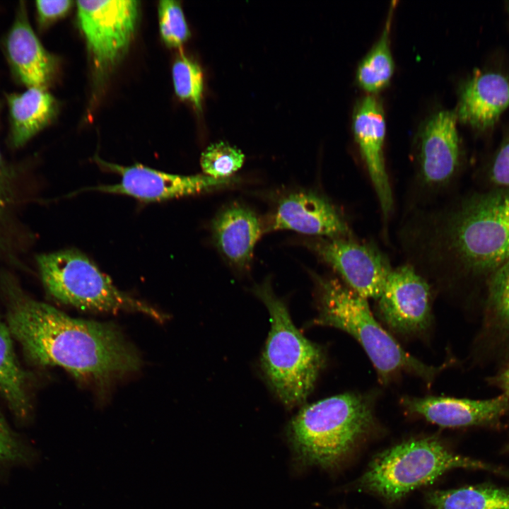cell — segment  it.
Masks as SVG:
<instances>
[{
  "label": "cell",
  "instance_id": "1",
  "mask_svg": "<svg viewBox=\"0 0 509 509\" xmlns=\"http://www.w3.org/2000/svg\"><path fill=\"white\" fill-rule=\"evenodd\" d=\"M399 240L406 259L445 290L486 284L509 259V189L473 192L414 207Z\"/></svg>",
  "mask_w": 509,
  "mask_h": 509
},
{
  "label": "cell",
  "instance_id": "2",
  "mask_svg": "<svg viewBox=\"0 0 509 509\" xmlns=\"http://www.w3.org/2000/svg\"><path fill=\"white\" fill-rule=\"evenodd\" d=\"M0 288L6 300L7 326L33 363L59 366L93 381L140 368L139 356L112 324L74 318L34 300L6 271H0Z\"/></svg>",
  "mask_w": 509,
  "mask_h": 509
},
{
  "label": "cell",
  "instance_id": "3",
  "mask_svg": "<svg viewBox=\"0 0 509 509\" xmlns=\"http://www.w3.org/2000/svg\"><path fill=\"white\" fill-rule=\"evenodd\" d=\"M317 317L312 324L337 328L352 336L373 364L379 379L387 382L406 372L431 384L444 366L427 365L406 352L373 316L367 299L337 278L313 276Z\"/></svg>",
  "mask_w": 509,
  "mask_h": 509
},
{
  "label": "cell",
  "instance_id": "4",
  "mask_svg": "<svg viewBox=\"0 0 509 509\" xmlns=\"http://www.w3.org/2000/svg\"><path fill=\"white\" fill-rule=\"evenodd\" d=\"M375 426L371 399L346 392L304 406L291 421L288 436L301 463L332 469L344 461Z\"/></svg>",
  "mask_w": 509,
  "mask_h": 509
},
{
  "label": "cell",
  "instance_id": "5",
  "mask_svg": "<svg viewBox=\"0 0 509 509\" xmlns=\"http://www.w3.org/2000/svg\"><path fill=\"white\" fill-rule=\"evenodd\" d=\"M253 291L270 317L271 329L261 358L262 370L286 406L299 405L312 390L324 366L323 351L296 327L286 305L274 294L269 281Z\"/></svg>",
  "mask_w": 509,
  "mask_h": 509
},
{
  "label": "cell",
  "instance_id": "6",
  "mask_svg": "<svg viewBox=\"0 0 509 509\" xmlns=\"http://www.w3.org/2000/svg\"><path fill=\"white\" fill-rule=\"evenodd\" d=\"M455 468L483 469L509 476L502 469L451 452L435 438H423L402 442L378 454L356 487L392 502Z\"/></svg>",
  "mask_w": 509,
  "mask_h": 509
},
{
  "label": "cell",
  "instance_id": "7",
  "mask_svg": "<svg viewBox=\"0 0 509 509\" xmlns=\"http://www.w3.org/2000/svg\"><path fill=\"white\" fill-rule=\"evenodd\" d=\"M36 262L46 291L58 301L80 310L139 312L164 322L166 316L119 290L81 252L66 249L40 254Z\"/></svg>",
  "mask_w": 509,
  "mask_h": 509
},
{
  "label": "cell",
  "instance_id": "8",
  "mask_svg": "<svg viewBox=\"0 0 509 509\" xmlns=\"http://www.w3.org/2000/svg\"><path fill=\"white\" fill-rule=\"evenodd\" d=\"M455 111L440 110L425 123L416 152L414 189L419 204L428 205L458 177L462 151Z\"/></svg>",
  "mask_w": 509,
  "mask_h": 509
},
{
  "label": "cell",
  "instance_id": "9",
  "mask_svg": "<svg viewBox=\"0 0 509 509\" xmlns=\"http://www.w3.org/2000/svg\"><path fill=\"white\" fill-rule=\"evenodd\" d=\"M78 24L97 69L114 66L127 51L138 23L139 1H77Z\"/></svg>",
  "mask_w": 509,
  "mask_h": 509
},
{
  "label": "cell",
  "instance_id": "10",
  "mask_svg": "<svg viewBox=\"0 0 509 509\" xmlns=\"http://www.w3.org/2000/svg\"><path fill=\"white\" fill-rule=\"evenodd\" d=\"M376 300L380 319L399 335L417 337L431 325L432 287L406 263L392 268Z\"/></svg>",
  "mask_w": 509,
  "mask_h": 509
},
{
  "label": "cell",
  "instance_id": "11",
  "mask_svg": "<svg viewBox=\"0 0 509 509\" xmlns=\"http://www.w3.org/2000/svg\"><path fill=\"white\" fill-rule=\"evenodd\" d=\"M308 244L359 296L367 300L380 296L392 267L376 245L354 238H317Z\"/></svg>",
  "mask_w": 509,
  "mask_h": 509
},
{
  "label": "cell",
  "instance_id": "12",
  "mask_svg": "<svg viewBox=\"0 0 509 509\" xmlns=\"http://www.w3.org/2000/svg\"><path fill=\"white\" fill-rule=\"evenodd\" d=\"M98 163L119 175L120 181L88 189L127 195L142 201H165L220 188L233 183L230 178L218 179L206 175H180L168 173L141 165L122 166L104 161Z\"/></svg>",
  "mask_w": 509,
  "mask_h": 509
},
{
  "label": "cell",
  "instance_id": "13",
  "mask_svg": "<svg viewBox=\"0 0 509 509\" xmlns=\"http://www.w3.org/2000/svg\"><path fill=\"white\" fill-rule=\"evenodd\" d=\"M353 131L378 199L384 221L393 211L394 199L384 158L385 120L382 105L373 95L358 102L353 115Z\"/></svg>",
  "mask_w": 509,
  "mask_h": 509
},
{
  "label": "cell",
  "instance_id": "14",
  "mask_svg": "<svg viewBox=\"0 0 509 509\" xmlns=\"http://www.w3.org/2000/svg\"><path fill=\"white\" fill-rule=\"evenodd\" d=\"M291 230L317 238H353L341 211L327 198L311 192L290 194L281 199L268 230Z\"/></svg>",
  "mask_w": 509,
  "mask_h": 509
},
{
  "label": "cell",
  "instance_id": "15",
  "mask_svg": "<svg viewBox=\"0 0 509 509\" xmlns=\"http://www.w3.org/2000/svg\"><path fill=\"white\" fill-rule=\"evenodd\" d=\"M403 407L441 427L496 424L509 411V397L503 394L487 399L450 397H404Z\"/></svg>",
  "mask_w": 509,
  "mask_h": 509
},
{
  "label": "cell",
  "instance_id": "16",
  "mask_svg": "<svg viewBox=\"0 0 509 509\" xmlns=\"http://www.w3.org/2000/svg\"><path fill=\"white\" fill-rule=\"evenodd\" d=\"M4 47L12 71L21 83L27 88H47L56 74L57 60L34 33L23 1L18 5Z\"/></svg>",
  "mask_w": 509,
  "mask_h": 509
},
{
  "label": "cell",
  "instance_id": "17",
  "mask_svg": "<svg viewBox=\"0 0 509 509\" xmlns=\"http://www.w3.org/2000/svg\"><path fill=\"white\" fill-rule=\"evenodd\" d=\"M509 107V76L501 71H474L461 86L457 119L481 131L491 129Z\"/></svg>",
  "mask_w": 509,
  "mask_h": 509
},
{
  "label": "cell",
  "instance_id": "18",
  "mask_svg": "<svg viewBox=\"0 0 509 509\" xmlns=\"http://www.w3.org/2000/svg\"><path fill=\"white\" fill-rule=\"evenodd\" d=\"M215 243L233 266L247 267L262 230L259 220L250 209L233 204L221 210L212 222Z\"/></svg>",
  "mask_w": 509,
  "mask_h": 509
},
{
  "label": "cell",
  "instance_id": "19",
  "mask_svg": "<svg viewBox=\"0 0 509 509\" xmlns=\"http://www.w3.org/2000/svg\"><path fill=\"white\" fill-rule=\"evenodd\" d=\"M10 116V142L19 148L49 124L55 117L57 103L46 89L27 88L6 95Z\"/></svg>",
  "mask_w": 509,
  "mask_h": 509
},
{
  "label": "cell",
  "instance_id": "20",
  "mask_svg": "<svg viewBox=\"0 0 509 509\" xmlns=\"http://www.w3.org/2000/svg\"><path fill=\"white\" fill-rule=\"evenodd\" d=\"M426 501L432 509H509V491L484 484L429 491Z\"/></svg>",
  "mask_w": 509,
  "mask_h": 509
},
{
  "label": "cell",
  "instance_id": "21",
  "mask_svg": "<svg viewBox=\"0 0 509 509\" xmlns=\"http://www.w3.org/2000/svg\"><path fill=\"white\" fill-rule=\"evenodd\" d=\"M7 325L0 319V392L13 412L20 418L28 415L26 376L20 366Z\"/></svg>",
  "mask_w": 509,
  "mask_h": 509
},
{
  "label": "cell",
  "instance_id": "22",
  "mask_svg": "<svg viewBox=\"0 0 509 509\" xmlns=\"http://www.w3.org/2000/svg\"><path fill=\"white\" fill-rule=\"evenodd\" d=\"M392 13V6L380 38L358 66V83L368 92H376L383 88L389 83L393 74L394 61L390 45Z\"/></svg>",
  "mask_w": 509,
  "mask_h": 509
},
{
  "label": "cell",
  "instance_id": "23",
  "mask_svg": "<svg viewBox=\"0 0 509 509\" xmlns=\"http://www.w3.org/2000/svg\"><path fill=\"white\" fill-rule=\"evenodd\" d=\"M485 288L486 327L509 342V259L491 276Z\"/></svg>",
  "mask_w": 509,
  "mask_h": 509
},
{
  "label": "cell",
  "instance_id": "24",
  "mask_svg": "<svg viewBox=\"0 0 509 509\" xmlns=\"http://www.w3.org/2000/svg\"><path fill=\"white\" fill-rule=\"evenodd\" d=\"M172 76L176 95L180 99L191 103L197 109H200L204 89V78L200 66L180 54L172 65Z\"/></svg>",
  "mask_w": 509,
  "mask_h": 509
},
{
  "label": "cell",
  "instance_id": "25",
  "mask_svg": "<svg viewBox=\"0 0 509 509\" xmlns=\"http://www.w3.org/2000/svg\"><path fill=\"white\" fill-rule=\"evenodd\" d=\"M245 156L238 148L220 141L210 145L200 159L205 175L218 179L230 178L242 165Z\"/></svg>",
  "mask_w": 509,
  "mask_h": 509
},
{
  "label": "cell",
  "instance_id": "26",
  "mask_svg": "<svg viewBox=\"0 0 509 509\" xmlns=\"http://www.w3.org/2000/svg\"><path fill=\"white\" fill-rule=\"evenodd\" d=\"M15 185L14 172L0 152V251L6 253L11 251V242L6 230L11 227L16 204Z\"/></svg>",
  "mask_w": 509,
  "mask_h": 509
},
{
  "label": "cell",
  "instance_id": "27",
  "mask_svg": "<svg viewBox=\"0 0 509 509\" xmlns=\"http://www.w3.org/2000/svg\"><path fill=\"white\" fill-rule=\"evenodd\" d=\"M158 20L160 36L166 45L179 47L188 39L189 30L180 2L159 1Z\"/></svg>",
  "mask_w": 509,
  "mask_h": 509
},
{
  "label": "cell",
  "instance_id": "28",
  "mask_svg": "<svg viewBox=\"0 0 509 509\" xmlns=\"http://www.w3.org/2000/svg\"><path fill=\"white\" fill-rule=\"evenodd\" d=\"M487 175L491 189H509V132L494 153Z\"/></svg>",
  "mask_w": 509,
  "mask_h": 509
},
{
  "label": "cell",
  "instance_id": "29",
  "mask_svg": "<svg viewBox=\"0 0 509 509\" xmlns=\"http://www.w3.org/2000/svg\"><path fill=\"white\" fill-rule=\"evenodd\" d=\"M23 452L16 435L0 415V465L22 459Z\"/></svg>",
  "mask_w": 509,
  "mask_h": 509
},
{
  "label": "cell",
  "instance_id": "30",
  "mask_svg": "<svg viewBox=\"0 0 509 509\" xmlns=\"http://www.w3.org/2000/svg\"><path fill=\"white\" fill-rule=\"evenodd\" d=\"M69 0L35 1L37 23L40 28H45L58 19L64 16L73 4Z\"/></svg>",
  "mask_w": 509,
  "mask_h": 509
},
{
  "label": "cell",
  "instance_id": "31",
  "mask_svg": "<svg viewBox=\"0 0 509 509\" xmlns=\"http://www.w3.org/2000/svg\"><path fill=\"white\" fill-rule=\"evenodd\" d=\"M495 385L503 390L509 397V363L493 380Z\"/></svg>",
  "mask_w": 509,
  "mask_h": 509
},
{
  "label": "cell",
  "instance_id": "32",
  "mask_svg": "<svg viewBox=\"0 0 509 509\" xmlns=\"http://www.w3.org/2000/svg\"><path fill=\"white\" fill-rule=\"evenodd\" d=\"M508 11H509V8H508Z\"/></svg>",
  "mask_w": 509,
  "mask_h": 509
}]
</instances>
